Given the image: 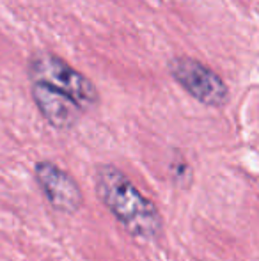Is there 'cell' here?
I'll list each match as a JSON object with an SVG mask.
<instances>
[{"instance_id":"obj_1","label":"cell","mask_w":259,"mask_h":261,"mask_svg":"<svg viewBox=\"0 0 259 261\" xmlns=\"http://www.w3.org/2000/svg\"><path fill=\"white\" fill-rule=\"evenodd\" d=\"M94 181L98 199L108 208L126 233L140 240L160 238L163 220L158 208L130 181L121 169L108 164L98 165Z\"/></svg>"},{"instance_id":"obj_2","label":"cell","mask_w":259,"mask_h":261,"mask_svg":"<svg viewBox=\"0 0 259 261\" xmlns=\"http://www.w3.org/2000/svg\"><path fill=\"white\" fill-rule=\"evenodd\" d=\"M28 75L32 82L45 84L73 100L82 110L96 107L98 89L93 80L76 71L64 59L52 52H36L28 59Z\"/></svg>"},{"instance_id":"obj_3","label":"cell","mask_w":259,"mask_h":261,"mask_svg":"<svg viewBox=\"0 0 259 261\" xmlns=\"http://www.w3.org/2000/svg\"><path fill=\"white\" fill-rule=\"evenodd\" d=\"M169 73L188 94L208 107H224L229 101V89L220 75L192 57L178 55L169 61Z\"/></svg>"},{"instance_id":"obj_4","label":"cell","mask_w":259,"mask_h":261,"mask_svg":"<svg viewBox=\"0 0 259 261\" xmlns=\"http://www.w3.org/2000/svg\"><path fill=\"white\" fill-rule=\"evenodd\" d=\"M34 176L43 196L46 197L53 210L66 213V215H73L82 208V189L76 183V179L59 165L50 160H41L36 164Z\"/></svg>"},{"instance_id":"obj_5","label":"cell","mask_w":259,"mask_h":261,"mask_svg":"<svg viewBox=\"0 0 259 261\" xmlns=\"http://www.w3.org/2000/svg\"><path fill=\"white\" fill-rule=\"evenodd\" d=\"M31 94L41 116L57 130H69L82 117L83 110L75 101L45 84L32 82Z\"/></svg>"}]
</instances>
